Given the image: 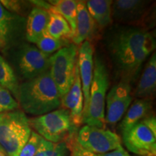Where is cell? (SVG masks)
I'll list each match as a JSON object with an SVG mask.
<instances>
[{"label": "cell", "instance_id": "cell-1", "mask_svg": "<svg viewBox=\"0 0 156 156\" xmlns=\"http://www.w3.org/2000/svg\"><path fill=\"white\" fill-rule=\"evenodd\" d=\"M105 44L120 80L131 84L155 50V39L142 27L119 25L108 31Z\"/></svg>", "mask_w": 156, "mask_h": 156}, {"label": "cell", "instance_id": "cell-2", "mask_svg": "<svg viewBox=\"0 0 156 156\" xmlns=\"http://www.w3.org/2000/svg\"><path fill=\"white\" fill-rule=\"evenodd\" d=\"M17 99L23 112L37 116L53 112L61 106V96L49 69L20 84Z\"/></svg>", "mask_w": 156, "mask_h": 156}, {"label": "cell", "instance_id": "cell-3", "mask_svg": "<svg viewBox=\"0 0 156 156\" xmlns=\"http://www.w3.org/2000/svg\"><path fill=\"white\" fill-rule=\"evenodd\" d=\"M31 129L43 139L53 143L66 142L71 143L75 139L77 128L72 122L69 113L64 108H58L48 114L28 119Z\"/></svg>", "mask_w": 156, "mask_h": 156}, {"label": "cell", "instance_id": "cell-4", "mask_svg": "<svg viewBox=\"0 0 156 156\" xmlns=\"http://www.w3.org/2000/svg\"><path fill=\"white\" fill-rule=\"evenodd\" d=\"M109 85V75L106 65L99 56L93 60V80L90 88L87 111L83 119V124L105 129V105Z\"/></svg>", "mask_w": 156, "mask_h": 156}, {"label": "cell", "instance_id": "cell-5", "mask_svg": "<svg viewBox=\"0 0 156 156\" xmlns=\"http://www.w3.org/2000/svg\"><path fill=\"white\" fill-rule=\"evenodd\" d=\"M31 132L28 119L23 111L0 114V145L7 156H19Z\"/></svg>", "mask_w": 156, "mask_h": 156}, {"label": "cell", "instance_id": "cell-6", "mask_svg": "<svg viewBox=\"0 0 156 156\" xmlns=\"http://www.w3.org/2000/svg\"><path fill=\"white\" fill-rule=\"evenodd\" d=\"M77 46L70 44L49 57V73L61 98L73 85L77 59Z\"/></svg>", "mask_w": 156, "mask_h": 156}, {"label": "cell", "instance_id": "cell-7", "mask_svg": "<svg viewBox=\"0 0 156 156\" xmlns=\"http://www.w3.org/2000/svg\"><path fill=\"white\" fill-rule=\"evenodd\" d=\"M122 140L129 151L139 156L156 155V119L149 115L122 133Z\"/></svg>", "mask_w": 156, "mask_h": 156}, {"label": "cell", "instance_id": "cell-8", "mask_svg": "<svg viewBox=\"0 0 156 156\" xmlns=\"http://www.w3.org/2000/svg\"><path fill=\"white\" fill-rule=\"evenodd\" d=\"M15 66L23 80H30L49 69V57L34 45L24 44L15 52Z\"/></svg>", "mask_w": 156, "mask_h": 156}, {"label": "cell", "instance_id": "cell-9", "mask_svg": "<svg viewBox=\"0 0 156 156\" xmlns=\"http://www.w3.org/2000/svg\"><path fill=\"white\" fill-rule=\"evenodd\" d=\"M76 140L82 147L96 155L108 153L122 146V140L115 132L87 125L80 129Z\"/></svg>", "mask_w": 156, "mask_h": 156}, {"label": "cell", "instance_id": "cell-10", "mask_svg": "<svg viewBox=\"0 0 156 156\" xmlns=\"http://www.w3.org/2000/svg\"><path fill=\"white\" fill-rule=\"evenodd\" d=\"M133 100L131 84L119 80L115 84L106 95V124L114 125L122 119Z\"/></svg>", "mask_w": 156, "mask_h": 156}, {"label": "cell", "instance_id": "cell-11", "mask_svg": "<svg viewBox=\"0 0 156 156\" xmlns=\"http://www.w3.org/2000/svg\"><path fill=\"white\" fill-rule=\"evenodd\" d=\"M149 2L141 0H117L113 2L112 19L125 25L136 26L147 15Z\"/></svg>", "mask_w": 156, "mask_h": 156}, {"label": "cell", "instance_id": "cell-12", "mask_svg": "<svg viewBox=\"0 0 156 156\" xmlns=\"http://www.w3.org/2000/svg\"><path fill=\"white\" fill-rule=\"evenodd\" d=\"M93 46L90 42L87 41L82 43L77 51L78 67L84 98L83 119L86 115L89 104L90 88L93 74Z\"/></svg>", "mask_w": 156, "mask_h": 156}, {"label": "cell", "instance_id": "cell-13", "mask_svg": "<svg viewBox=\"0 0 156 156\" xmlns=\"http://www.w3.org/2000/svg\"><path fill=\"white\" fill-rule=\"evenodd\" d=\"M84 98L82 90L79 67L77 59L75 65V80L69 91L61 98L62 108L66 109L69 113L72 122L76 127L78 128L83 124Z\"/></svg>", "mask_w": 156, "mask_h": 156}, {"label": "cell", "instance_id": "cell-14", "mask_svg": "<svg viewBox=\"0 0 156 156\" xmlns=\"http://www.w3.org/2000/svg\"><path fill=\"white\" fill-rule=\"evenodd\" d=\"M97 25L86 8L85 2L77 1L76 29L72 38L73 44H81L84 41H90L96 36Z\"/></svg>", "mask_w": 156, "mask_h": 156}, {"label": "cell", "instance_id": "cell-15", "mask_svg": "<svg viewBox=\"0 0 156 156\" xmlns=\"http://www.w3.org/2000/svg\"><path fill=\"white\" fill-rule=\"evenodd\" d=\"M156 91V54H151L132 95L136 98L153 100Z\"/></svg>", "mask_w": 156, "mask_h": 156}, {"label": "cell", "instance_id": "cell-16", "mask_svg": "<svg viewBox=\"0 0 156 156\" xmlns=\"http://www.w3.org/2000/svg\"><path fill=\"white\" fill-rule=\"evenodd\" d=\"M49 20V13L46 9L36 7L31 9L27 18L25 35L31 44H36L46 32Z\"/></svg>", "mask_w": 156, "mask_h": 156}, {"label": "cell", "instance_id": "cell-17", "mask_svg": "<svg viewBox=\"0 0 156 156\" xmlns=\"http://www.w3.org/2000/svg\"><path fill=\"white\" fill-rule=\"evenodd\" d=\"M152 108L153 100L136 98L131 106L129 107L120 123L119 128L122 133L127 131L137 123L149 116Z\"/></svg>", "mask_w": 156, "mask_h": 156}, {"label": "cell", "instance_id": "cell-18", "mask_svg": "<svg viewBox=\"0 0 156 156\" xmlns=\"http://www.w3.org/2000/svg\"><path fill=\"white\" fill-rule=\"evenodd\" d=\"M112 3L110 0H90L85 2L90 15L101 28L112 23Z\"/></svg>", "mask_w": 156, "mask_h": 156}, {"label": "cell", "instance_id": "cell-19", "mask_svg": "<svg viewBox=\"0 0 156 156\" xmlns=\"http://www.w3.org/2000/svg\"><path fill=\"white\" fill-rule=\"evenodd\" d=\"M49 13V20L46 28V32L56 39L62 40H69L73 37L72 29L69 23L65 19L58 14L53 9L48 10Z\"/></svg>", "mask_w": 156, "mask_h": 156}, {"label": "cell", "instance_id": "cell-20", "mask_svg": "<svg viewBox=\"0 0 156 156\" xmlns=\"http://www.w3.org/2000/svg\"><path fill=\"white\" fill-rule=\"evenodd\" d=\"M49 2L51 4L52 9L61 15L69 23L74 36L76 29L77 1L58 0V1H50Z\"/></svg>", "mask_w": 156, "mask_h": 156}, {"label": "cell", "instance_id": "cell-21", "mask_svg": "<svg viewBox=\"0 0 156 156\" xmlns=\"http://www.w3.org/2000/svg\"><path fill=\"white\" fill-rule=\"evenodd\" d=\"M19 85L14 70L8 62L0 55V86L9 90L17 98Z\"/></svg>", "mask_w": 156, "mask_h": 156}, {"label": "cell", "instance_id": "cell-22", "mask_svg": "<svg viewBox=\"0 0 156 156\" xmlns=\"http://www.w3.org/2000/svg\"><path fill=\"white\" fill-rule=\"evenodd\" d=\"M70 147L66 142L53 143L42 140L35 156H69Z\"/></svg>", "mask_w": 156, "mask_h": 156}, {"label": "cell", "instance_id": "cell-23", "mask_svg": "<svg viewBox=\"0 0 156 156\" xmlns=\"http://www.w3.org/2000/svg\"><path fill=\"white\" fill-rule=\"evenodd\" d=\"M36 44L37 46L36 47L43 54L50 57L57 51L70 44L68 40L56 39L46 32Z\"/></svg>", "mask_w": 156, "mask_h": 156}, {"label": "cell", "instance_id": "cell-24", "mask_svg": "<svg viewBox=\"0 0 156 156\" xmlns=\"http://www.w3.org/2000/svg\"><path fill=\"white\" fill-rule=\"evenodd\" d=\"M15 20V17L13 14L7 11L0 3V34L6 44L12 33Z\"/></svg>", "mask_w": 156, "mask_h": 156}, {"label": "cell", "instance_id": "cell-25", "mask_svg": "<svg viewBox=\"0 0 156 156\" xmlns=\"http://www.w3.org/2000/svg\"><path fill=\"white\" fill-rule=\"evenodd\" d=\"M19 103L7 89L0 86V114L18 109Z\"/></svg>", "mask_w": 156, "mask_h": 156}, {"label": "cell", "instance_id": "cell-26", "mask_svg": "<svg viewBox=\"0 0 156 156\" xmlns=\"http://www.w3.org/2000/svg\"><path fill=\"white\" fill-rule=\"evenodd\" d=\"M43 138L34 131L31 132L30 138L21 150L19 156H35Z\"/></svg>", "mask_w": 156, "mask_h": 156}, {"label": "cell", "instance_id": "cell-27", "mask_svg": "<svg viewBox=\"0 0 156 156\" xmlns=\"http://www.w3.org/2000/svg\"><path fill=\"white\" fill-rule=\"evenodd\" d=\"M70 147V155L69 156H98L87 150L82 147L77 143L76 138L69 144Z\"/></svg>", "mask_w": 156, "mask_h": 156}, {"label": "cell", "instance_id": "cell-28", "mask_svg": "<svg viewBox=\"0 0 156 156\" xmlns=\"http://www.w3.org/2000/svg\"><path fill=\"white\" fill-rule=\"evenodd\" d=\"M0 3L7 11L20 12L22 10V4L19 1H0Z\"/></svg>", "mask_w": 156, "mask_h": 156}, {"label": "cell", "instance_id": "cell-29", "mask_svg": "<svg viewBox=\"0 0 156 156\" xmlns=\"http://www.w3.org/2000/svg\"><path fill=\"white\" fill-rule=\"evenodd\" d=\"M98 156H130L127 152L124 149L122 146L119 147L114 151L108 152V153L101 154V155H98Z\"/></svg>", "mask_w": 156, "mask_h": 156}, {"label": "cell", "instance_id": "cell-30", "mask_svg": "<svg viewBox=\"0 0 156 156\" xmlns=\"http://www.w3.org/2000/svg\"><path fill=\"white\" fill-rule=\"evenodd\" d=\"M5 45H6V42L5 41V40L3 39L2 36H1V34H0V49L5 47Z\"/></svg>", "mask_w": 156, "mask_h": 156}, {"label": "cell", "instance_id": "cell-31", "mask_svg": "<svg viewBox=\"0 0 156 156\" xmlns=\"http://www.w3.org/2000/svg\"><path fill=\"white\" fill-rule=\"evenodd\" d=\"M0 156H7L4 151H0Z\"/></svg>", "mask_w": 156, "mask_h": 156}, {"label": "cell", "instance_id": "cell-32", "mask_svg": "<svg viewBox=\"0 0 156 156\" xmlns=\"http://www.w3.org/2000/svg\"><path fill=\"white\" fill-rule=\"evenodd\" d=\"M0 151H4V150L2 149V147H1V145H0Z\"/></svg>", "mask_w": 156, "mask_h": 156}]
</instances>
